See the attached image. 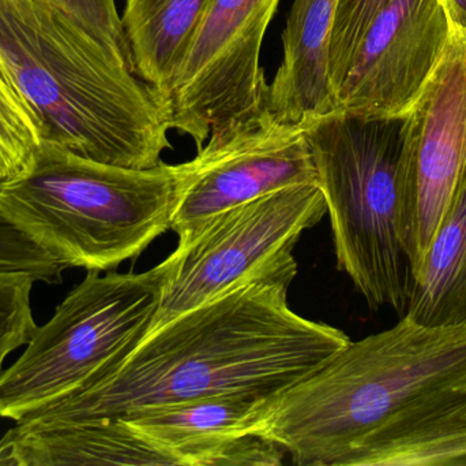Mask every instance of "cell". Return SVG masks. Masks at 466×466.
Here are the masks:
<instances>
[{"label": "cell", "instance_id": "6da1fadb", "mask_svg": "<svg viewBox=\"0 0 466 466\" xmlns=\"http://www.w3.org/2000/svg\"><path fill=\"white\" fill-rule=\"evenodd\" d=\"M293 257L180 315L73 396L19 421L51 427L127 418L208 397L268 399L328 363L350 339L290 309Z\"/></svg>", "mask_w": 466, "mask_h": 466}, {"label": "cell", "instance_id": "7a4b0ae2", "mask_svg": "<svg viewBox=\"0 0 466 466\" xmlns=\"http://www.w3.org/2000/svg\"><path fill=\"white\" fill-rule=\"evenodd\" d=\"M0 70L76 155L150 169L171 148L168 100L38 0H0Z\"/></svg>", "mask_w": 466, "mask_h": 466}, {"label": "cell", "instance_id": "3957f363", "mask_svg": "<svg viewBox=\"0 0 466 466\" xmlns=\"http://www.w3.org/2000/svg\"><path fill=\"white\" fill-rule=\"evenodd\" d=\"M454 388H466V326L430 327L402 316L258 401L243 435L271 440L295 465L339 466L353 443L389 418Z\"/></svg>", "mask_w": 466, "mask_h": 466}, {"label": "cell", "instance_id": "277c9868", "mask_svg": "<svg viewBox=\"0 0 466 466\" xmlns=\"http://www.w3.org/2000/svg\"><path fill=\"white\" fill-rule=\"evenodd\" d=\"M188 161L130 169L44 140L32 166L0 182V216L65 268L115 270L171 230Z\"/></svg>", "mask_w": 466, "mask_h": 466}, {"label": "cell", "instance_id": "5b68a950", "mask_svg": "<svg viewBox=\"0 0 466 466\" xmlns=\"http://www.w3.org/2000/svg\"><path fill=\"white\" fill-rule=\"evenodd\" d=\"M333 230L337 267L372 311L404 316L413 287L405 248L408 114L330 109L301 120Z\"/></svg>", "mask_w": 466, "mask_h": 466}, {"label": "cell", "instance_id": "8992f818", "mask_svg": "<svg viewBox=\"0 0 466 466\" xmlns=\"http://www.w3.org/2000/svg\"><path fill=\"white\" fill-rule=\"evenodd\" d=\"M171 270L87 271L54 316L35 328L21 357L0 369V418L25 420L73 396L147 336Z\"/></svg>", "mask_w": 466, "mask_h": 466}, {"label": "cell", "instance_id": "52a82bcc", "mask_svg": "<svg viewBox=\"0 0 466 466\" xmlns=\"http://www.w3.org/2000/svg\"><path fill=\"white\" fill-rule=\"evenodd\" d=\"M325 213V199L314 182L274 192L210 219L169 254L171 270L147 336L293 257L301 234Z\"/></svg>", "mask_w": 466, "mask_h": 466}, {"label": "cell", "instance_id": "ba28073f", "mask_svg": "<svg viewBox=\"0 0 466 466\" xmlns=\"http://www.w3.org/2000/svg\"><path fill=\"white\" fill-rule=\"evenodd\" d=\"M279 0H209L175 71L172 129L197 150L268 109L270 84L260 66L266 30Z\"/></svg>", "mask_w": 466, "mask_h": 466}, {"label": "cell", "instance_id": "9c48e42d", "mask_svg": "<svg viewBox=\"0 0 466 466\" xmlns=\"http://www.w3.org/2000/svg\"><path fill=\"white\" fill-rule=\"evenodd\" d=\"M188 167L171 224L179 241L238 205L317 182L303 125L284 122L270 109L226 133L212 134Z\"/></svg>", "mask_w": 466, "mask_h": 466}, {"label": "cell", "instance_id": "30bf717a", "mask_svg": "<svg viewBox=\"0 0 466 466\" xmlns=\"http://www.w3.org/2000/svg\"><path fill=\"white\" fill-rule=\"evenodd\" d=\"M405 248L413 278L466 177V32L448 48L408 112Z\"/></svg>", "mask_w": 466, "mask_h": 466}, {"label": "cell", "instance_id": "8fae6325", "mask_svg": "<svg viewBox=\"0 0 466 466\" xmlns=\"http://www.w3.org/2000/svg\"><path fill=\"white\" fill-rule=\"evenodd\" d=\"M451 30L441 0H390L359 44L334 109L366 117L408 114L437 70Z\"/></svg>", "mask_w": 466, "mask_h": 466}, {"label": "cell", "instance_id": "7c38bea8", "mask_svg": "<svg viewBox=\"0 0 466 466\" xmlns=\"http://www.w3.org/2000/svg\"><path fill=\"white\" fill-rule=\"evenodd\" d=\"M339 466H466V388L400 410L353 443Z\"/></svg>", "mask_w": 466, "mask_h": 466}, {"label": "cell", "instance_id": "4fadbf2b", "mask_svg": "<svg viewBox=\"0 0 466 466\" xmlns=\"http://www.w3.org/2000/svg\"><path fill=\"white\" fill-rule=\"evenodd\" d=\"M339 0H293L282 32V60L270 84L268 109L284 122L334 109L329 46Z\"/></svg>", "mask_w": 466, "mask_h": 466}, {"label": "cell", "instance_id": "5bb4252c", "mask_svg": "<svg viewBox=\"0 0 466 466\" xmlns=\"http://www.w3.org/2000/svg\"><path fill=\"white\" fill-rule=\"evenodd\" d=\"M0 465H174L127 421L65 426L16 424L0 440Z\"/></svg>", "mask_w": 466, "mask_h": 466}, {"label": "cell", "instance_id": "9a60e30c", "mask_svg": "<svg viewBox=\"0 0 466 466\" xmlns=\"http://www.w3.org/2000/svg\"><path fill=\"white\" fill-rule=\"evenodd\" d=\"M255 402L218 396L150 408L123 418L172 464L209 466L213 454L243 435L244 420Z\"/></svg>", "mask_w": 466, "mask_h": 466}, {"label": "cell", "instance_id": "2e32d148", "mask_svg": "<svg viewBox=\"0 0 466 466\" xmlns=\"http://www.w3.org/2000/svg\"><path fill=\"white\" fill-rule=\"evenodd\" d=\"M404 316L430 327L466 326V177L416 271Z\"/></svg>", "mask_w": 466, "mask_h": 466}, {"label": "cell", "instance_id": "e0dca14e", "mask_svg": "<svg viewBox=\"0 0 466 466\" xmlns=\"http://www.w3.org/2000/svg\"><path fill=\"white\" fill-rule=\"evenodd\" d=\"M208 3L209 0H126L122 22L133 55L134 74L167 100L175 71Z\"/></svg>", "mask_w": 466, "mask_h": 466}, {"label": "cell", "instance_id": "ac0fdd59", "mask_svg": "<svg viewBox=\"0 0 466 466\" xmlns=\"http://www.w3.org/2000/svg\"><path fill=\"white\" fill-rule=\"evenodd\" d=\"M43 140L40 120L0 70V182L24 174Z\"/></svg>", "mask_w": 466, "mask_h": 466}, {"label": "cell", "instance_id": "d6986e66", "mask_svg": "<svg viewBox=\"0 0 466 466\" xmlns=\"http://www.w3.org/2000/svg\"><path fill=\"white\" fill-rule=\"evenodd\" d=\"M134 73L133 55L115 0H38Z\"/></svg>", "mask_w": 466, "mask_h": 466}, {"label": "cell", "instance_id": "ffe728a7", "mask_svg": "<svg viewBox=\"0 0 466 466\" xmlns=\"http://www.w3.org/2000/svg\"><path fill=\"white\" fill-rule=\"evenodd\" d=\"M390 0H339L329 46V76L333 96L375 16Z\"/></svg>", "mask_w": 466, "mask_h": 466}, {"label": "cell", "instance_id": "44dd1931", "mask_svg": "<svg viewBox=\"0 0 466 466\" xmlns=\"http://www.w3.org/2000/svg\"><path fill=\"white\" fill-rule=\"evenodd\" d=\"M35 284V279L26 274H0V369L37 328L30 300Z\"/></svg>", "mask_w": 466, "mask_h": 466}, {"label": "cell", "instance_id": "7402d4cb", "mask_svg": "<svg viewBox=\"0 0 466 466\" xmlns=\"http://www.w3.org/2000/svg\"><path fill=\"white\" fill-rule=\"evenodd\" d=\"M453 29L466 32V0H441Z\"/></svg>", "mask_w": 466, "mask_h": 466}]
</instances>
